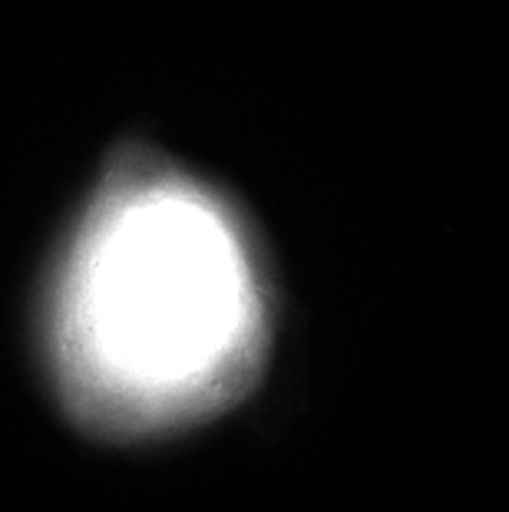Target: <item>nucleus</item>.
<instances>
[{
    "label": "nucleus",
    "mask_w": 509,
    "mask_h": 512,
    "mask_svg": "<svg viewBox=\"0 0 509 512\" xmlns=\"http://www.w3.org/2000/svg\"><path fill=\"white\" fill-rule=\"evenodd\" d=\"M262 341V288L222 205L166 176L96 205L53 311L60 380L86 423L139 437L199 420L245 387Z\"/></svg>",
    "instance_id": "f257e3e1"
}]
</instances>
